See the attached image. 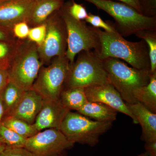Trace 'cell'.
Here are the masks:
<instances>
[{"mask_svg":"<svg viewBox=\"0 0 156 156\" xmlns=\"http://www.w3.org/2000/svg\"><path fill=\"white\" fill-rule=\"evenodd\" d=\"M90 27L100 41V50L96 53L99 58L122 59L136 69L151 70L149 48L145 41L130 42L118 32L108 33L100 28Z\"/></svg>","mask_w":156,"mask_h":156,"instance_id":"1","label":"cell"},{"mask_svg":"<svg viewBox=\"0 0 156 156\" xmlns=\"http://www.w3.org/2000/svg\"><path fill=\"white\" fill-rule=\"evenodd\" d=\"M37 48V45L28 38L18 39L7 68L9 81L25 91L31 89L40 69L44 66Z\"/></svg>","mask_w":156,"mask_h":156,"instance_id":"2","label":"cell"},{"mask_svg":"<svg viewBox=\"0 0 156 156\" xmlns=\"http://www.w3.org/2000/svg\"><path fill=\"white\" fill-rule=\"evenodd\" d=\"M110 83L120 93L126 103L137 102L134 92L146 86L150 81V69H138L128 66L119 58L108 57L103 59Z\"/></svg>","mask_w":156,"mask_h":156,"instance_id":"3","label":"cell"},{"mask_svg":"<svg viewBox=\"0 0 156 156\" xmlns=\"http://www.w3.org/2000/svg\"><path fill=\"white\" fill-rule=\"evenodd\" d=\"M78 54L76 61L69 63L64 89L110 83L103 59L94 50L83 51Z\"/></svg>","mask_w":156,"mask_h":156,"instance_id":"4","label":"cell"},{"mask_svg":"<svg viewBox=\"0 0 156 156\" xmlns=\"http://www.w3.org/2000/svg\"><path fill=\"white\" fill-rule=\"evenodd\" d=\"M105 11L114 19V24L122 37L134 34L142 30H156V17L144 16L130 6L111 0H85Z\"/></svg>","mask_w":156,"mask_h":156,"instance_id":"5","label":"cell"},{"mask_svg":"<svg viewBox=\"0 0 156 156\" xmlns=\"http://www.w3.org/2000/svg\"><path fill=\"white\" fill-rule=\"evenodd\" d=\"M112 123L98 122L70 111L63 119L59 130L73 144L94 147L99 142L100 136L112 128Z\"/></svg>","mask_w":156,"mask_h":156,"instance_id":"6","label":"cell"},{"mask_svg":"<svg viewBox=\"0 0 156 156\" xmlns=\"http://www.w3.org/2000/svg\"><path fill=\"white\" fill-rule=\"evenodd\" d=\"M67 32V48L66 56L72 64L76 55L83 51L94 49L96 53L99 51L100 43L99 38L90 26L86 22L75 19L69 14L67 4L60 9Z\"/></svg>","mask_w":156,"mask_h":156,"instance_id":"7","label":"cell"},{"mask_svg":"<svg viewBox=\"0 0 156 156\" xmlns=\"http://www.w3.org/2000/svg\"><path fill=\"white\" fill-rule=\"evenodd\" d=\"M69 66L66 55L53 58L47 66L41 68L31 89L41 95L43 100H60Z\"/></svg>","mask_w":156,"mask_h":156,"instance_id":"8","label":"cell"},{"mask_svg":"<svg viewBox=\"0 0 156 156\" xmlns=\"http://www.w3.org/2000/svg\"><path fill=\"white\" fill-rule=\"evenodd\" d=\"M46 34L44 41L38 46V52L43 65H48L53 58L66 55L67 48V32L60 9L45 21Z\"/></svg>","mask_w":156,"mask_h":156,"instance_id":"9","label":"cell"},{"mask_svg":"<svg viewBox=\"0 0 156 156\" xmlns=\"http://www.w3.org/2000/svg\"><path fill=\"white\" fill-rule=\"evenodd\" d=\"M74 145L60 130L50 128L27 138L24 148L34 156H58Z\"/></svg>","mask_w":156,"mask_h":156,"instance_id":"10","label":"cell"},{"mask_svg":"<svg viewBox=\"0 0 156 156\" xmlns=\"http://www.w3.org/2000/svg\"><path fill=\"white\" fill-rule=\"evenodd\" d=\"M84 90L88 101L106 104L118 112H119L130 117L134 124H138L127 104L111 84L108 83L89 86L84 88Z\"/></svg>","mask_w":156,"mask_h":156,"instance_id":"11","label":"cell"},{"mask_svg":"<svg viewBox=\"0 0 156 156\" xmlns=\"http://www.w3.org/2000/svg\"><path fill=\"white\" fill-rule=\"evenodd\" d=\"M37 0H10L0 5V27L12 31L14 26L27 22Z\"/></svg>","mask_w":156,"mask_h":156,"instance_id":"12","label":"cell"},{"mask_svg":"<svg viewBox=\"0 0 156 156\" xmlns=\"http://www.w3.org/2000/svg\"><path fill=\"white\" fill-rule=\"evenodd\" d=\"M69 111L60 100H43L41 108L33 125L38 132L50 128L59 130L63 119Z\"/></svg>","mask_w":156,"mask_h":156,"instance_id":"13","label":"cell"},{"mask_svg":"<svg viewBox=\"0 0 156 156\" xmlns=\"http://www.w3.org/2000/svg\"><path fill=\"white\" fill-rule=\"evenodd\" d=\"M43 102L41 95L33 89H30L25 91L17 107L8 117L16 118L32 125L41 108Z\"/></svg>","mask_w":156,"mask_h":156,"instance_id":"14","label":"cell"},{"mask_svg":"<svg viewBox=\"0 0 156 156\" xmlns=\"http://www.w3.org/2000/svg\"><path fill=\"white\" fill-rule=\"evenodd\" d=\"M131 113L142 128L141 140L145 143L156 141V113L140 102L126 103Z\"/></svg>","mask_w":156,"mask_h":156,"instance_id":"15","label":"cell"},{"mask_svg":"<svg viewBox=\"0 0 156 156\" xmlns=\"http://www.w3.org/2000/svg\"><path fill=\"white\" fill-rule=\"evenodd\" d=\"M64 0H37L27 23L31 27L44 23L47 19L64 5Z\"/></svg>","mask_w":156,"mask_h":156,"instance_id":"16","label":"cell"},{"mask_svg":"<svg viewBox=\"0 0 156 156\" xmlns=\"http://www.w3.org/2000/svg\"><path fill=\"white\" fill-rule=\"evenodd\" d=\"M91 119L113 123L117 119L118 112L105 104L88 101L76 111Z\"/></svg>","mask_w":156,"mask_h":156,"instance_id":"17","label":"cell"},{"mask_svg":"<svg viewBox=\"0 0 156 156\" xmlns=\"http://www.w3.org/2000/svg\"><path fill=\"white\" fill-rule=\"evenodd\" d=\"M134 97L137 102L142 104L151 112L156 113V72L151 73L147 85L134 92Z\"/></svg>","mask_w":156,"mask_h":156,"instance_id":"18","label":"cell"},{"mask_svg":"<svg viewBox=\"0 0 156 156\" xmlns=\"http://www.w3.org/2000/svg\"><path fill=\"white\" fill-rule=\"evenodd\" d=\"M62 105L69 111H77L88 102L84 88H72L64 89L60 97Z\"/></svg>","mask_w":156,"mask_h":156,"instance_id":"19","label":"cell"},{"mask_svg":"<svg viewBox=\"0 0 156 156\" xmlns=\"http://www.w3.org/2000/svg\"><path fill=\"white\" fill-rule=\"evenodd\" d=\"M25 92L11 81H9L0 95L5 108L4 118L11 114L19 103Z\"/></svg>","mask_w":156,"mask_h":156,"instance_id":"20","label":"cell"},{"mask_svg":"<svg viewBox=\"0 0 156 156\" xmlns=\"http://www.w3.org/2000/svg\"><path fill=\"white\" fill-rule=\"evenodd\" d=\"M2 124L26 139L33 136L38 132L33 124L31 125L22 120L13 117L4 118Z\"/></svg>","mask_w":156,"mask_h":156,"instance_id":"21","label":"cell"},{"mask_svg":"<svg viewBox=\"0 0 156 156\" xmlns=\"http://www.w3.org/2000/svg\"><path fill=\"white\" fill-rule=\"evenodd\" d=\"M134 35L145 41L149 48L151 73L156 72V30H142Z\"/></svg>","mask_w":156,"mask_h":156,"instance_id":"22","label":"cell"},{"mask_svg":"<svg viewBox=\"0 0 156 156\" xmlns=\"http://www.w3.org/2000/svg\"><path fill=\"white\" fill-rule=\"evenodd\" d=\"M0 138L6 147L9 148L24 147L27 140L2 123L0 124Z\"/></svg>","mask_w":156,"mask_h":156,"instance_id":"23","label":"cell"},{"mask_svg":"<svg viewBox=\"0 0 156 156\" xmlns=\"http://www.w3.org/2000/svg\"><path fill=\"white\" fill-rule=\"evenodd\" d=\"M18 39L0 41V68H7L17 45Z\"/></svg>","mask_w":156,"mask_h":156,"instance_id":"24","label":"cell"},{"mask_svg":"<svg viewBox=\"0 0 156 156\" xmlns=\"http://www.w3.org/2000/svg\"><path fill=\"white\" fill-rule=\"evenodd\" d=\"M85 20L86 22L90 23L92 27L95 28L103 29L105 31L108 33L118 32L114 24L111 23L109 21L105 22L98 15L89 13Z\"/></svg>","mask_w":156,"mask_h":156,"instance_id":"25","label":"cell"},{"mask_svg":"<svg viewBox=\"0 0 156 156\" xmlns=\"http://www.w3.org/2000/svg\"><path fill=\"white\" fill-rule=\"evenodd\" d=\"M46 29L45 23L30 28L27 38L38 46H41L44 41L46 36Z\"/></svg>","mask_w":156,"mask_h":156,"instance_id":"26","label":"cell"},{"mask_svg":"<svg viewBox=\"0 0 156 156\" xmlns=\"http://www.w3.org/2000/svg\"><path fill=\"white\" fill-rule=\"evenodd\" d=\"M67 7L69 14L75 19L84 20L88 16L87 9L82 5L77 4L73 1L72 4H67Z\"/></svg>","mask_w":156,"mask_h":156,"instance_id":"27","label":"cell"},{"mask_svg":"<svg viewBox=\"0 0 156 156\" xmlns=\"http://www.w3.org/2000/svg\"><path fill=\"white\" fill-rule=\"evenodd\" d=\"M140 13L149 17H156V0H139Z\"/></svg>","mask_w":156,"mask_h":156,"instance_id":"28","label":"cell"},{"mask_svg":"<svg viewBox=\"0 0 156 156\" xmlns=\"http://www.w3.org/2000/svg\"><path fill=\"white\" fill-rule=\"evenodd\" d=\"M30 27L26 21H22L16 23L12 28V32L15 38L19 40H24L28 37Z\"/></svg>","mask_w":156,"mask_h":156,"instance_id":"29","label":"cell"},{"mask_svg":"<svg viewBox=\"0 0 156 156\" xmlns=\"http://www.w3.org/2000/svg\"><path fill=\"white\" fill-rule=\"evenodd\" d=\"M0 156H34L30 152L23 148L6 147Z\"/></svg>","mask_w":156,"mask_h":156,"instance_id":"30","label":"cell"},{"mask_svg":"<svg viewBox=\"0 0 156 156\" xmlns=\"http://www.w3.org/2000/svg\"><path fill=\"white\" fill-rule=\"evenodd\" d=\"M9 81V76L7 69L0 68V95Z\"/></svg>","mask_w":156,"mask_h":156,"instance_id":"31","label":"cell"},{"mask_svg":"<svg viewBox=\"0 0 156 156\" xmlns=\"http://www.w3.org/2000/svg\"><path fill=\"white\" fill-rule=\"evenodd\" d=\"M17 39L14 37L12 31L0 27V41H11Z\"/></svg>","mask_w":156,"mask_h":156,"instance_id":"32","label":"cell"},{"mask_svg":"<svg viewBox=\"0 0 156 156\" xmlns=\"http://www.w3.org/2000/svg\"><path fill=\"white\" fill-rule=\"evenodd\" d=\"M144 148L149 156H156V141L145 143Z\"/></svg>","mask_w":156,"mask_h":156,"instance_id":"33","label":"cell"},{"mask_svg":"<svg viewBox=\"0 0 156 156\" xmlns=\"http://www.w3.org/2000/svg\"><path fill=\"white\" fill-rule=\"evenodd\" d=\"M118 1L130 6L141 14L140 9L139 0H118Z\"/></svg>","mask_w":156,"mask_h":156,"instance_id":"34","label":"cell"},{"mask_svg":"<svg viewBox=\"0 0 156 156\" xmlns=\"http://www.w3.org/2000/svg\"><path fill=\"white\" fill-rule=\"evenodd\" d=\"M5 116V110L4 105L0 95V124L2 123L3 119Z\"/></svg>","mask_w":156,"mask_h":156,"instance_id":"35","label":"cell"},{"mask_svg":"<svg viewBox=\"0 0 156 156\" xmlns=\"http://www.w3.org/2000/svg\"><path fill=\"white\" fill-rule=\"evenodd\" d=\"M6 148V146L5 144L0 138V155L1 154L3 151L5 150Z\"/></svg>","mask_w":156,"mask_h":156,"instance_id":"36","label":"cell"},{"mask_svg":"<svg viewBox=\"0 0 156 156\" xmlns=\"http://www.w3.org/2000/svg\"><path fill=\"white\" fill-rule=\"evenodd\" d=\"M138 156H149V155L146 152L144 153H142L141 154H140Z\"/></svg>","mask_w":156,"mask_h":156,"instance_id":"37","label":"cell"},{"mask_svg":"<svg viewBox=\"0 0 156 156\" xmlns=\"http://www.w3.org/2000/svg\"><path fill=\"white\" fill-rule=\"evenodd\" d=\"M9 1H10V0H0V5H2L3 3Z\"/></svg>","mask_w":156,"mask_h":156,"instance_id":"38","label":"cell"},{"mask_svg":"<svg viewBox=\"0 0 156 156\" xmlns=\"http://www.w3.org/2000/svg\"><path fill=\"white\" fill-rule=\"evenodd\" d=\"M58 156H67V154H66V151L65 152L59 155Z\"/></svg>","mask_w":156,"mask_h":156,"instance_id":"39","label":"cell"}]
</instances>
